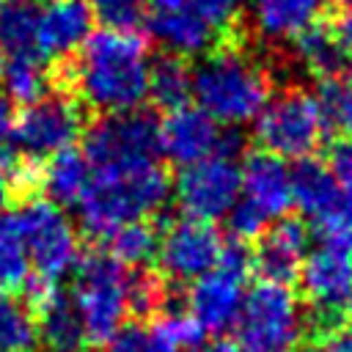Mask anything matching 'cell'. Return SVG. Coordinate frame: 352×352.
I'll list each match as a JSON object with an SVG mask.
<instances>
[{
    "mask_svg": "<svg viewBox=\"0 0 352 352\" xmlns=\"http://www.w3.org/2000/svg\"><path fill=\"white\" fill-rule=\"evenodd\" d=\"M289 184H292V204H297L300 212L316 217L319 226L333 220L341 198V182L322 160L314 157L294 160V165L289 168Z\"/></svg>",
    "mask_w": 352,
    "mask_h": 352,
    "instance_id": "obj_22",
    "label": "cell"
},
{
    "mask_svg": "<svg viewBox=\"0 0 352 352\" xmlns=\"http://www.w3.org/2000/svg\"><path fill=\"white\" fill-rule=\"evenodd\" d=\"M154 324L162 330V336L182 352V349H195V346H201L204 344V327L192 319V314L187 311V305H179V302H173V300H168L165 302V308L157 314V319H154Z\"/></svg>",
    "mask_w": 352,
    "mask_h": 352,
    "instance_id": "obj_31",
    "label": "cell"
},
{
    "mask_svg": "<svg viewBox=\"0 0 352 352\" xmlns=\"http://www.w3.org/2000/svg\"><path fill=\"white\" fill-rule=\"evenodd\" d=\"M234 327L242 352H280L302 336L305 314L289 286L258 280L248 289Z\"/></svg>",
    "mask_w": 352,
    "mask_h": 352,
    "instance_id": "obj_10",
    "label": "cell"
},
{
    "mask_svg": "<svg viewBox=\"0 0 352 352\" xmlns=\"http://www.w3.org/2000/svg\"><path fill=\"white\" fill-rule=\"evenodd\" d=\"M30 3H36V0H30Z\"/></svg>",
    "mask_w": 352,
    "mask_h": 352,
    "instance_id": "obj_46",
    "label": "cell"
},
{
    "mask_svg": "<svg viewBox=\"0 0 352 352\" xmlns=\"http://www.w3.org/2000/svg\"><path fill=\"white\" fill-rule=\"evenodd\" d=\"M192 72V96L217 124L239 126L261 113L270 99L272 77L245 36L198 58Z\"/></svg>",
    "mask_w": 352,
    "mask_h": 352,
    "instance_id": "obj_2",
    "label": "cell"
},
{
    "mask_svg": "<svg viewBox=\"0 0 352 352\" xmlns=\"http://www.w3.org/2000/svg\"><path fill=\"white\" fill-rule=\"evenodd\" d=\"M82 154L94 173H124L160 165V121L146 110L102 116L85 129Z\"/></svg>",
    "mask_w": 352,
    "mask_h": 352,
    "instance_id": "obj_7",
    "label": "cell"
},
{
    "mask_svg": "<svg viewBox=\"0 0 352 352\" xmlns=\"http://www.w3.org/2000/svg\"><path fill=\"white\" fill-rule=\"evenodd\" d=\"M170 192V179L160 165L124 173H94L91 187L77 204L82 231L94 239H107L116 228L148 220Z\"/></svg>",
    "mask_w": 352,
    "mask_h": 352,
    "instance_id": "obj_3",
    "label": "cell"
},
{
    "mask_svg": "<svg viewBox=\"0 0 352 352\" xmlns=\"http://www.w3.org/2000/svg\"><path fill=\"white\" fill-rule=\"evenodd\" d=\"M253 272V258L245 242L234 239L223 245L220 261L204 278L192 280L184 305L192 319L204 327V333H226L236 324L248 294V275Z\"/></svg>",
    "mask_w": 352,
    "mask_h": 352,
    "instance_id": "obj_9",
    "label": "cell"
},
{
    "mask_svg": "<svg viewBox=\"0 0 352 352\" xmlns=\"http://www.w3.org/2000/svg\"><path fill=\"white\" fill-rule=\"evenodd\" d=\"M36 36H38V8L30 0L0 3V52H8L11 58H33L38 55Z\"/></svg>",
    "mask_w": 352,
    "mask_h": 352,
    "instance_id": "obj_24",
    "label": "cell"
},
{
    "mask_svg": "<svg viewBox=\"0 0 352 352\" xmlns=\"http://www.w3.org/2000/svg\"><path fill=\"white\" fill-rule=\"evenodd\" d=\"M242 170V190L239 198L250 204L267 223L278 220L292 206V184H289V168L280 157L256 151L248 154Z\"/></svg>",
    "mask_w": 352,
    "mask_h": 352,
    "instance_id": "obj_19",
    "label": "cell"
},
{
    "mask_svg": "<svg viewBox=\"0 0 352 352\" xmlns=\"http://www.w3.org/2000/svg\"><path fill=\"white\" fill-rule=\"evenodd\" d=\"M223 236L212 223L204 220H173L160 236L157 264L160 272L173 283H192L204 278L223 253Z\"/></svg>",
    "mask_w": 352,
    "mask_h": 352,
    "instance_id": "obj_13",
    "label": "cell"
},
{
    "mask_svg": "<svg viewBox=\"0 0 352 352\" xmlns=\"http://www.w3.org/2000/svg\"><path fill=\"white\" fill-rule=\"evenodd\" d=\"M11 195H14V179L6 168H0V217H3L6 206L11 204Z\"/></svg>",
    "mask_w": 352,
    "mask_h": 352,
    "instance_id": "obj_40",
    "label": "cell"
},
{
    "mask_svg": "<svg viewBox=\"0 0 352 352\" xmlns=\"http://www.w3.org/2000/svg\"><path fill=\"white\" fill-rule=\"evenodd\" d=\"M327 168L333 170V176L341 184L352 182V135L338 138V140L330 143V148H327Z\"/></svg>",
    "mask_w": 352,
    "mask_h": 352,
    "instance_id": "obj_35",
    "label": "cell"
},
{
    "mask_svg": "<svg viewBox=\"0 0 352 352\" xmlns=\"http://www.w3.org/2000/svg\"><path fill=\"white\" fill-rule=\"evenodd\" d=\"M30 280V261L14 214L0 217V294L22 292Z\"/></svg>",
    "mask_w": 352,
    "mask_h": 352,
    "instance_id": "obj_28",
    "label": "cell"
},
{
    "mask_svg": "<svg viewBox=\"0 0 352 352\" xmlns=\"http://www.w3.org/2000/svg\"><path fill=\"white\" fill-rule=\"evenodd\" d=\"M72 300L91 346H104L129 316V272L107 250L80 256Z\"/></svg>",
    "mask_w": 352,
    "mask_h": 352,
    "instance_id": "obj_5",
    "label": "cell"
},
{
    "mask_svg": "<svg viewBox=\"0 0 352 352\" xmlns=\"http://www.w3.org/2000/svg\"><path fill=\"white\" fill-rule=\"evenodd\" d=\"M94 25V8L88 0H50L38 11V55L52 60H69L74 50L85 44Z\"/></svg>",
    "mask_w": 352,
    "mask_h": 352,
    "instance_id": "obj_18",
    "label": "cell"
},
{
    "mask_svg": "<svg viewBox=\"0 0 352 352\" xmlns=\"http://www.w3.org/2000/svg\"><path fill=\"white\" fill-rule=\"evenodd\" d=\"M322 226H341V228H349L352 231V182L341 187V198H338V206H336L333 220H327Z\"/></svg>",
    "mask_w": 352,
    "mask_h": 352,
    "instance_id": "obj_37",
    "label": "cell"
},
{
    "mask_svg": "<svg viewBox=\"0 0 352 352\" xmlns=\"http://www.w3.org/2000/svg\"><path fill=\"white\" fill-rule=\"evenodd\" d=\"M346 314H352V292H349V297H346Z\"/></svg>",
    "mask_w": 352,
    "mask_h": 352,
    "instance_id": "obj_43",
    "label": "cell"
},
{
    "mask_svg": "<svg viewBox=\"0 0 352 352\" xmlns=\"http://www.w3.org/2000/svg\"><path fill=\"white\" fill-rule=\"evenodd\" d=\"M168 300H170V294L160 275L148 272L146 267L129 272V314L154 316L165 308Z\"/></svg>",
    "mask_w": 352,
    "mask_h": 352,
    "instance_id": "obj_33",
    "label": "cell"
},
{
    "mask_svg": "<svg viewBox=\"0 0 352 352\" xmlns=\"http://www.w3.org/2000/svg\"><path fill=\"white\" fill-rule=\"evenodd\" d=\"M280 352H292V349H280Z\"/></svg>",
    "mask_w": 352,
    "mask_h": 352,
    "instance_id": "obj_45",
    "label": "cell"
},
{
    "mask_svg": "<svg viewBox=\"0 0 352 352\" xmlns=\"http://www.w3.org/2000/svg\"><path fill=\"white\" fill-rule=\"evenodd\" d=\"M91 179H94V170L85 154L77 148H66L47 160L41 170V190H44V198L58 209L77 206L85 190L91 187Z\"/></svg>",
    "mask_w": 352,
    "mask_h": 352,
    "instance_id": "obj_23",
    "label": "cell"
},
{
    "mask_svg": "<svg viewBox=\"0 0 352 352\" xmlns=\"http://www.w3.org/2000/svg\"><path fill=\"white\" fill-rule=\"evenodd\" d=\"M143 22L148 36L179 58H201L242 38L236 11L212 6L209 0H148Z\"/></svg>",
    "mask_w": 352,
    "mask_h": 352,
    "instance_id": "obj_4",
    "label": "cell"
},
{
    "mask_svg": "<svg viewBox=\"0 0 352 352\" xmlns=\"http://www.w3.org/2000/svg\"><path fill=\"white\" fill-rule=\"evenodd\" d=\"M327 129L330 126L322 116L316 94L302 85H283L261 107L253 138L267 154L280 160H302L322 143Z\"/></svg>",
    "mask_w": 352,
    "mask_h": 352,
    "instance_id": "obj_6",
    "label": "cell"
},
{
    "mask_svg": "<svg viewBox=\"0 0 352 352\" xmlns=\"http://www.w3.org/2000/svg\"><path fill=\"white\" fill-rule=\"evenodd\" d=\"M192 352H242V346L236 341H228V338H214L209 344H201L195 346Z\"/></svg>",
    "mask_w": 352,
    "mask_h": 352,
    "instance_id": "obj_41",
    "label": "cell"
},
{
    "mask_svg": "<svg viewBox=\"0 0 352 352\" xmlns=\"http://www.w3.org/2000/svg\"><path fill=\"white\" fill-rule=\"evenodd\" d=\"M28 286V302L33 305L38 322V346L47 352H85L91 344L72 294L58 286H44L33 278Z\"/></svg>",
    "mask_w": 352,
    "mask_h": 352,
    "instance_id": "obj_15",
    "label": "cell"
},
{
    "mask_svg": "<svg viewBox=\"0 0 352 352\" xmlns=\"http://www.w3.org/2000/svg\"><path fill=\"white\" fill-rule=\"evenodd\" d=\"M38 322L28 300L0 294V352H36Z\"/></svg>",
    "mask_w": 352,
    "mask_h": 352,
    "instance_id": "obj_27",
    "label": "cell"
},
{
    "mask_svg": "<svg viewBox=\"0 0 352 352\" xmlns=\"http://www.w3.org/2000/svg\"><path fill=\"white\" fill-rule=\"evenodd\" d=\"M11 214L22 234L33 280L58 286L60 278L74 272L80 261L77 231L55 204H50L47 198H28Z\"/></svg>",
    "mask_w": 352,
    "mask_h": 352,
    "instance_id": "obj_8",
    "label": "cell"
},
{
    "mask_svg": "<svg viewBox=\"0 0 352 352\" xmlns=\"http://www.w3.org/2000/svg\"><path fill=\"white\" fill-rule=\"evenodd\" d=\"M3 82H6V94L11 96V102H22V104H33L41 96L50 94L52 85V74L50 69H44L41 58H11L3 66Z\"/></svg>",
    "mask_w": 352,
    "mask_h": 352,
    "instance_id": "obj_29",
    "label": "cell"
},
{
    "mask_svg": "<svg viewBox=\"0 0 352 352\" xmlns=\"http://www.w3.org/2000/svg\"><path fill=\"white\" fill-rule=\"evenodd\" d=\"M330 0H250V28L267 44L292 41L319 22Z\"/></svg>",
    "mask_w": 352,
    "mask_h": 352,
    "instance_id": "obj_21",
    "label": "cell"
},
{
    "mask_svg": "<svg viewBox=\"0 0 352 352\" xmlns=\"http://www.w3.org/2000/svg\"><path fill=\"white\" fill-rule=\"evenodd\" d=\"M3 66H6V63H3V52H0V74H3Z\"/></svg>",
    "mask_w": 352,
    "mask_h": 352,
    "instance_id": "obj_44",
    "label": "cell"
},
{
    "mask_svg": "<svg viewBox=\"0 0 352 352\" xmlns=\"http://www.w3.org/2000/svg\"><path fill=\"white\" fill-rule=\"evenodd\" d=\"M212 6H220V8H228V11H236L239 0H209Z\"/></svg>",
    "mask_w": 352,
    "mask_h": 352,
    "instance_id": "obj_42",
    "label": "cell"
},
{
    "mask_svg": "<svg viewBox=\"0 0 352 352\" xmlns=\"http://www.w3.org/2000/svg\"><path fill=\"white\" fill-rule=\"evenodd\" d=\"M223 129L201 107H176L160 121V151L179 168L217 157Z\"/></svg>",
    "mask_w": 352,
    "mask_h": 352,
    "instance_id": "obj_16",
    "label": "cell"
},
{
    "mask_svg": "<svg viewBox=\"0 0 352 352\" xmlns=\"http://www.w3.org/2000/svg\"><path fill=\"white\" fill-rule=\"evenodd\" d=\"M239 190H242V170L234 160L226 157H209L182 168L173 184L179 209L187 217L204 223L226 217L231 206L239 201Z\"/></svg>",
    "mask_w": 352,
    "mask_h": 352,
    "instance_id": "obj_12",
    "label": "cell"
},
{
    "mask_svg": "<svg viewBox=\"0 0 352 352\" xmlns=\"http://www.w3.org/2000/svg\"><path fill=\"white\" fill-rule=\"evenodd\" d=\"M297 280L308 300V311L344 314L352 292V253L319 239V245L305 253Z\"/></svg>",
    "mask_w": 352,
    "mask_h": 352,
    "instance_id": "obj_14",
    "label": "cell"
},
{
    "mask_svg": "<svg viewBox=\"0 0 352 352\" xmlns=\"http://www.w3.org/2000/svg\"><path fill=\"white\" fill-rule=\"evenodd\" d=\"M289 55L305 77H316L319 82L341 80L349 69V50L338 38L336 28L327 22H314L300 36L289 41Z\"/></svg>",
    "mask_w": 352,
    "mask_h": 352,
    "instance_id": "obj_20",
    "label": "cell"
},
{
    "mask_svg": "<svg viewBox=\"0 0 352 352\" xmlns=\"http://www.w3.org/2000/svg\"><path fill=\"white\" fill-rule=\"evenodd\" d=\"M311 352H352V333L341 327L324 336H314Z\"/></svg>",
    "mask_w": 352,
    "mask_h": 352,
    "instance_id": "obj_36",
    "label": "cell"
},
{
    "mask_svg": "<svg viewBox=\"0 0 352 352\" xmlns=\"http://www.w3.org/2000/svg\"><path fill=\"white\" fill-rule=\"evenodd\" d=\"M11 132H14V102L0 88V146H6L11 140Z\"/></svg>",
    "mask_w": 352,
    "mask_h": 352,
    "instance_id": "obj_39",
    "label": "cell"
},
{
    "mask_svg": "<svg viewBox=\"0 0 352 352\" xmlns=\"http://www.w3.org/2000/svg\"><path fill=\"white\" fill-rule=\"evenodd\" d=\"M316 99H319L327 126L352 135V72L341 80L319 82Z\"/></svg>",
    "mask_w": 352,
    "mask_h": 352,
    "instance_id": "obj_32",
    "label": "cell"
},
{
    "mask_svg": "<svg viewBox=\"0 0 352 352\" xmlns=\"http://www.w3.org/2000/svg\"><path fill=\"white\" fill-rule=\"evenodd\" d=\"M192 94V72L184 58L162 52L148 63V96L162 110H176L187 104Z\"/></svg>",
    "mask_w": 352,
    "mask_h": 352,
    "instance_id": "obj_25",
    "label": "cell"
},
{
    "mask_svg": "<svg viewBox=\"0 0 352 352\" xmlns=\"http://www.w3.org/2000/svg\"><path fill=\"white\" fill-rule=\"evenodd\" d=\"M85 107L72 91H50L28 104L11 132V148L25 160H50L82 135Z\"/></svg>",
    "mask_w": 352,
    "mask_h": 352,
    "instance_id": "obj_11",
    "label": "cell"
},
{
    "mask_svg": "<svg viewBox=\"0 0 352 352\" xmlns=\"http://www.w3.org/2000/svg\"><path fill=\"white\" fill-rule=\"evenodd\" d=\"M104 352H179L154 322H126L104 344Z\"/></svg>",
    "mask_w": 352,
    "mask_h": 352,
    "instance_id": "obj_30",
    "label": "cell"
},
{
    "mask_svg": "<svg viewBox=\"0 0 352 352\" xmlns=\"http://www.w3.org/2000/svg\"><path fill=\"white\" fill-rule=\"evenodd\" d=\"M308 226L297 217H283L267 226V231L256 239V248L250 250L258 278L283 286L297 280L302 258L308 253Z\"/></svg>",
    "mask_w": 352,
    "mask_h": 352,
    "instance_id": "obj_17",
    "label": "cell"
},
{
    "mask_svg": "<svg viewBox=\"0 0 352 352\" xmlns=\"http://www.w3.org/2000/svg\"><path fill=\"white\" fill-rule=\"evenodd\" d=\"M107 253L124 267L143 270L160 250V228L151 220H135L116 228L107 239Z\"/></svg>",
    "mask_w": 352,
    "mask_h": 352,
    "instance_id": "obj_26",
    "label": "cell"
},
{
    "mask_svg": "<svg viewBox=\"0 0 352 352\" xmlns=\"http://www.w3.org/2000/svg\"><path fill=\"white\" fill-rule=\"evenodd\" d=\"M94 14L107 25L118 30H132L138 22H143L146 3L148 0H88Z\"/></svg>",
    "mask_w": 352,
    "mask_h": 352,
    "instance_id": "obj_34",
    "label": "cell"
},
{
    "mask_svg": "<svg viewBox=\"0 0 352 352\" xmlns=\"http://www.w3.org/2000/svg\"><path fill=\"white\" fill-rule=\"evenodd\" d=\"M85 110L102 116L129 113L148 96V50L135 30L102 28L85 38L80 55L60 66Z\"/></svg>",
    "mask_w": 352,
    "mask_h": 352,
    "instance_id": "obj_1",
    "label": "cell"
},
{
    "mask_svg": "<svg viewBox=\"0 0 352 352\" xmlns=\"http://www.w3.org/2000/svg\"><path fill=\"white\" fill-rule=\"evenodd\" d=\"M336 33L344 41V47L352 55V0H338V16H336Z\"/></svg>",
    "mask_w": 352,
    "mask_h": 352,
    "instance_id": "obj_38",
    "label": "cell"
}]
</instances>
